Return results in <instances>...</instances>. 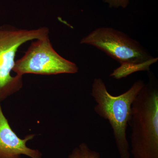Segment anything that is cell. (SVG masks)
<instances>
[{"mask_svg":"<svg viewBox=\"0 0 158 158\" xmlns=\"http://www.w3.org/2000/svg\"><path fill=\"white\" fill-rule=\"evenodd\" d=\"M68 158H101L99 153L93 150L85 142H82L75 148Z\"/></svg>","mask_w":158,"mask_h":158,"instance_id":"obj_8","label":"cell"},{"mask_svg":"<svg viewBox=\"0 0 158 158\" xmlns=\"http://www.w3.org/2000/svg\"><path fill=\"white\" fill-rule=\"evenodd\" d=\"M80 43L95 47L120 64L142 63L154 58L138 41L112 27L98 28Z\"/></svg>","mask_w":158,"mask_h":158,"instance_id":"obj_5","label":"cell"},{"mask_svg":"<svg viewBox=\"0 0 158 158\" xmlns=\"http://www.w3.org/2000/svg\"><path fill=\"white\" fill-rule=\"evenodd\" d=\"M31 134L21 139L15 132L3 113L0 102V158H21L22 155L31 158H42L37 149H32L27 143L35 137Z\"/></svg>","mask_w":158,"mask_h":158,"instance_id":"obj_6","label":"cell"},{"mask_svg":"<svg viewBox=\"0 0 158 158\" xmlns=\"http://www.w3.org/2000/svg\"><path fill=\"white\" fill-rule=\"evenodd\" d=\"M105 2L108 3L110 7L125 8L129 3V0H103Z\"/></svg>","mask_w":158,"mask_h":158,"instance_id":"obj_9","label":"cell"},{"mask_svg":"<svg viewBox=\"0 0 158 158\" xmlns=\"http://www.w3.org/2000/svg\"><path fill=\"white\" fill-rule=\"evenodd\" d=\"M36 40L31 43L24 56L15 61L13 72L16 75H52L78 72L75 63L63 58L54 49L48 36Z\"/></svg>","mask_w":158,"mask_h":158,"instance_id":"obj_4","label":"cell"},{"mask_svg":"<svg viewBox=\"0 0 158 158\" xmlns=\"http://www.w3.org/2000/svg\"><path fill=\"white\" fill-rule=\"evenodd\" d=\"M158 58H154L146 62L140 63H124L120 67L113 70L110 76L116 79L126 77L131 74L140 71H149L150 66L158 61Z\"/></svg>","mask_w":158,"mask_h":158,"instance_id":"obj_7","label":"cell"},{"mask_svg":"<svg viewBox=\"0 0 158 158\" xmlns=\"http://www.w3.org/2000/svg\"><path fill=\"white\" fill-rule=\"evenodd\" d=\"M48 34L45 27L27 30L8 24L0 26V102L23 88V77L11 75L18 49L26 43Z\"/></svg>","mask_w":158,"mask_h":158,"instance_id":"obj_3","label":"cell"},{"mask_svg":"<svg viewBox=\"0 0 158 158\" xmlns=\"http://www.w3.org/2000/svg\"><path fill=\"white\" fill-rule=\"evenodd\" d=\"M129 126L133 158H158V89L153 77L133 102Z\"/></svg>","mask_w":158,"mask_h":158,"instance_id":"obj_1","label":"cell"},{"mask_svg":"<svg viewBox=\"0 0 158 158\" xmlns=\"http://www.w3.org/2000/svg\"><path fill=\"white\" fill-rule=\"evenodd\" d=\"M144 84L142 80H138L127 91L116 96L109 93L100 78L94 79L92 84L91 95L96 103L94 112L110 123L120 158H131L127 130L133 102Z\"/></svg>","mask_w":158,"mask_h":158,"instance_id":"obj_2","label":"cell"}]
</instances>
